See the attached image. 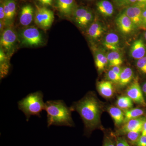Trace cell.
I'll list each match as a JSON object with an SVG mask.
<instances>
[{
	"label": "cell",
	"instance_id": "29",
	"mask_svg": "<svg viewBox=\"0 0 146 146\" xmlns=\"http://www.w3.org/2000/svg\"><path fill=\"white\" fill-rule=\"evenodd\" d=\"M116 6L120 8H126L136 3L137 0H112Z\"/></svg>",
	"mask_w": 146,
	"mask_h": 146
},
{
	"label": "cell",
	"instance_id": "6",
	"mask_svg": "<svg viewBox=\"0 0 146 146\" xmlns=\"http://www.w3.org/2000/svg\"><path fill=\"white\" fill-rule=\"evenodd\" d=\"M127 95L130 98L133 102L145 107L146 102L138 78L134 79L127 89Z\"/></svg>",
	"mask_w": 146,
	"mask_h": 146
},
{
	"label": "cell",
	"instance_id": "5",
	"mask_svg": "<svg viewBox=\"0 0 146 146\" xmlns=\"http://www.w3.org/2000/svg\"><path fill=\"white\" fill-rule=\"evenodd\" d=\"M20 36L22 43L27 46H39L43 42L42 35L38 29L35 27H29L23 30Z\"/></svg>",
	"mask_w": 146,
	"mask_h": 146
},
{
	"label": "cell",
	"instance_id": "39",
	"mask_svg": "<svg viewBox=\"0 0 146 146\" xmlns=\"http://www.w3.org/2000/svg\"><path fill=\"white\" fill-rule=\"evenodd\" d=\"M136 4L146 9V0H137Z\"/></svg>",
	"mask_w": 146,
	"mask_h": 146
},
{
	"label": "cell",
	"instance_id": "18",
	"mask_svg": "<svg viewBox=\"0 0 146 146\" xmlns=\"http://www.w3.org/2000/svg\"><path fill=\"white\" fill-rule=\"evenodd\" d=\"M108 111L114 120L115 125L120 126L123 124L124 113L122 110L116 106H111L108 108Z\"/></svg>",
	"mask_w": 146,
	"mask_h": 146
},
{
	"label": "cell",
	"instance_id": "4",
	"mask_svg": "<svg viewBox=\"0 0 146 146\" xmlns=\"http://www.w3.org/2000/svg\"><path fill=\"white\" fill-rule=\"evenodd\" d=\"M35 23L40 28L44 30L49 29L54 21L53 12L45 7L36 5Z\"/></svg>",
	"mask_w": 146,
	"mask_h": 146
},
{
	"label": "cell",
	"instance_id": "40",
	"mask_svg": "<svg viewBox=\"0 0 146 146\" xmlns=\"http://www.w3.org/2000/svg\"><path fill=\"white\" fill-rule=\"evenodd\" d=\"M142 135L146 136V120L144 122L142 127Z\"/></svg>",
	"mask_w": 146,
	"mask_h": 146
},
{
	"label": "cell",
	"instance_id": "27",
	"mask_svg": "<svg viewBox=\"0 0 146 146\" xmlns=\"http://www.w3.org/2000/svg\"><path fill=\"white\" fill-rule=\"evenodd\" d=\"M129 143L132 145H136L137 142L142 135V131L137 130L130 131L126 134Z\"/></svg>",
	"mask_w": 146,
	"mask_h": 146
},
{
	"label": "cell",
	"instance_id": "10",
	"mask_svg": "<svg viewBox=\"0 0 146 146\" xmlns=\"http://www.w3.org/2000/svg\"><path fill=\"white\" fill-rule=\"evenodd\" d=\"M146 120L145 117L133 119L125 123L118 130L117 133L119 135H125L130 131L142 130L143 125Z\"/></svg>",
	"mask_w": 146,
	"mask_h": 146
},
{
	"label": "cell",
	"instance_id": "21",
	"mask_svg": "<svg viewBox=\"0 0 146 146\" xmlns=\"http://www.w3.org/2000/svg\"><path fill=\"white\" fill-rule=\"evenodd\" d=\"M95 62L98 71L100 72L103 71L108 63L107 54L103 51H98L95 54Z\"/></svg>",
	"mask_w": 146,
	"mask_h": 146
},
{
	"label": "cell",
	"instance_id": "43",
	"mask_svg": "<svg viewBox=\"0 0 146 146\" xmlns=\"http://www.w3.org/2000/svg\"><path fill=\"white\" fill-rule=\"evenodd\" d=\"M88 1H94V0H88Z\"/></svg>",
	"mask_w": 146,
	"mask_h": 146
},
{
	"label": "cell",
	"instance_id": "15",
	"mask_svg": "<svg viewBox=\"0 0 146 146\" xmlns=\"http://www.w3.org/2000/svg\"><path fill=\"white\" fill-rule=\"evenodd\" d=\"M97 87L99 93L104 98H110L114 95V89L112 82L109 80L98 82Z\"/></svg>",
	"mask_w": 146,
	"mask_h": 146
},
{
	"label": "cell",
	"instance_id": "22",
	"mask_svg": "<svg viewBox=\"0 0 146 146\" xmlns=\"http://www.w3.org/2000/svg\"><path fill=\"white\" fill-rule=\"evenodd\" d=\"M0 74L1 79L4 78L8 74L10 66L8 58L5 55L1 47L0 50Z\"/></svg>",
	"mask_w": 146,
	"mask_h": 146
},
{
	"label": "cell",
	"instance_id": "24",
	"mask_svg": "<svg viewBox=\"0 0 146 146\" xmlns=\"http://www.w3.org/2000/svg\"><path fill=\"white\" fill-rule=\"evenodd\" d=\"M124 113L125 118L123 124L129 120L142 117L145 114V111L140 108H131L125 110Z\"/></svg>",
	"mask_w": 146,
	"mask_h": 146
},
{
	"label": "cell",
	"instance_id": "2",
	"mask_svg": "<svg viewBox=\"0 0 146 146\" xmlns=\"http://www.w3.org/2000/svg\"><path fill=\"white\" fill-rule=\"evenodd\" d=\"M45 111L47 112V126L51 125L72 127V110L63 100H49L45 103Z\"/></svg>",
	"mask_w": 146,
	"mask_h": 146
},
{
	"label": "cell",
	"instance_id": "31",
	"mask_svg": "<svg viewBox=\"0 0 146 146\" xmlns=\"http://www.w3.org/2000/svg\"><path fill=\"white\" fill-rule=\"evenodd\" d=\"M108 79L109 81L112 82V83L119 84V81L120 77L117 75L116 73L114 72L112 70L110 69L108 72L107 74Z\"/></svg>",
	"mask_w": 146,
	"mask_h": 146
},
{
	"label": "cell",
	"instance_id": "9",
	"mask_svg": "<svg viewBox=\"0 0 146 146\" xmlns=\"http://www.w3.org/2000/svg\"><path fill=\"white\" fill-rule=\"evenodd\" d=\"M116 23L119 30L123 34H130L136 29L133 22L123 11L116 18Z\"/></svg>",
	"mask_w": 146,
	"mask_h": 146
},
{
	"label": "cell",
	"instance_id": "12",
	"mask_svg": "<svg viewBox=\"0 0 146 146\" xmlns=\"http://www.w3.org/2000/svg\"><path fill=\"white\" fill-rule=\"evenodd\" d=\"M146 47L143 39H139L133 42L131 47L130 55L134 59H140L145 56Z\"/></svg>",
	"mask_w": 146,
	"mask_h": 146
},
{
	"label": "cell",
	"instance_id": "19",
	"mask_svg": "<svg viewBox=\"0 0 146 146\" xmlns=\"http://www.w3.org/2000/svg\"><path fill=\"white\" fill-rule=\"evenodd\" d=\"M104 31V28L102 24L96 21L91 24L88 28L87 33L91 39H96L101 36Z\"/></svg>",
	"mask_w": 146,
	"mask_h": 146
},
{
	"label": "cell",
	"instance_id": "17",
	"mask_svg": "<svg viewBox=\"0 0 146 146\" xmlns=\"http://www.w3.org/2000/svg\"><path fill=\"white\" fill-rule=\"evenodd\" d=\"M3 4L4 10L5 13L7 23L13 21L16 15V5L14 0H4L2 2Z\"/></svg>",
	"mask_w": 146,
	"mask_h": 146
},
{
	"label": "cell",
	"instance_id": "8",
	"mask_svg": "<svg viewBox=\"0 0 146 146\" xmlns=\"http://www.w3.org/2000/svg\"><path fill=\"white\" fill-rule=\"evenodd\" d=\"M17 41V35L14 30L7 28L2 32L1 35V46L7 52H11L15 46Z\"/></svg>",
	"mask_w": 146,
	"mask_h": 146
},
{
	"label": "cell",
	"instance_id": "20",
	"mask_svg": "<svg viewBox=\"0 0 146 146\" xmlns=\"http://www.w3.org/2000/svg\"><path fill=\"white\" fill-rule=\"evenodd\" d=\"M133 72L129 67L122 68L120 75L119 85L121 87H124L130 83L133 78Z\"/></svg>",
	"mask_w": 146,
	"mask_h": 146
},
{
	"label": "cell",
	"instance_id": "32",
	"mask_svg": "<svg viewBox=\"0 0 146 146\" xmlns=\"http://www.w3.org/2000/svg\"><path fill=\"white\" fill-rule=\"evenodd\" d=\"M116 146H130L127 141L123 137H117L116 140Z\"/></svg>",
	"mask_w": 146,
	"mask_h": 146
},
{
	"label": "cell",
	"instance_id": "35",
	"mask_svg": "<svg viewBox=\"0 0 146 146\" xmlns=\"http://www.w3.org/2000/svg\"><path fill=\"white\" fill-rule=\"evenodd\" d=\"M39 3L43 7H47L51 6L52 5L53 0H37Z\"/></svg>",
	"mask_w": 146,
	"mask_h": 146
},
{
	"label": "cell",
	"instance_id": "3",
	"mask_svg": "<svg viewBox=\"0 0 146 146\" xmlns=\"http://www.w3.org/2000/svg\"><path fill=\"white\" fill-rule=\"evenodd\" d=\"M44 95L41 91L29 94L18 102V108L25 115L27 121L31 116L41 117L40 114L45 110Z\"/></svg>",
	"mask_w": 146,
	"mask_h": 146
},
{
	"label": "cell",
	"instance_id": "14",
	"mask_svg": "<svg viewBox=\"0 0 146 146\" xmlns=\"http://www.w3.org/2000/svg\"><path fill=\"white\" fill-rule=\"evenodd\" d=\"M97 10L102 16L105 17L112 16L114 13V7L108 0H101L97 3Z\"/></svg>",
	"mask_w": 146,
	"mask_h": 146
},
{
	"label": "cell",
	"instance_id": "33",
	"mask_svg": "<svg viewBox=\"0 0 146 146\" xmlns=\"http://www.w3.org/2000/svg\"><path fill=\"white\" fill-rule=\"evenodd\" d=\"M0 19H1V22H3L5 25V24L7 23L5 13L4 10L3 4L2 2H1V5H0Z\"/></svg>",
	"mask_w": 146,
	"mask_h": 146
},
{
	"label": "cell",
	"instance_id": "1",
	"mask_svg": "<svg viewBox=\"0 0 146 146\" xmlns=\"http://www.w3.org/2000/svg\"><path fill=\"white\" fill-rule=\"evenodd\" d=\"M76 110L83 121L86 131L90 133L99 126L102 109L99 102L93 93H89L70 108Z\"/></svg>",
	"mask_w": 146,
	"mask_h": 146
},
{
	"label": "cell",
	"instance_id": "37",
	"mask_svg": "<svg viewBox=\"0 0 146 146\" xmlns=\"http://www.w3.org/2000/svg\"><path fill=\"white\" fill-rule=\"evenodd\" d=\"M110 69L120 77V74L122 70V68H121L120 66H114V67L111 68Z\"/></svg>",
	"mask_w": 146,
	"mask_h": 146
},
{
	"label": "cell",
	"instance_id": "28",
	"mask_svg": "<svg viewBox=\"0 0 146 146\" xmlns=\"http://www.w3.org/2000/svg\"><path fill=\"white\" fill-rule=\"evenodd\" d=\"M94 16V14L92 11L89 10L86 16L80 22L78 25L81 27H85L93 21Z\"/></svg>",
	"mask_w": 146,
	"mask_h": 146
},
{
	"label": "cell",
	"instance_id": "13",
	"mask_svg": "<svg viewBox=\"0 0 146 146\" xmlns=\"http://www.w3.org/2000/svg\"><path fill=\"white\" fill-rule=\"evenodd\" d=\"M34 16V9L30 5H24L21 9L20 23L24 26H27L31 23Z\"/></svg>",
	"mask_w": 146,
	"mask_h": 146
},
{
	"label": "cell",
	"instance_id": "34",
	"mask_svg": "<svg viewBox=\"0 0 146 146\" xmlns=\"http://www.w3.org/2000/svg\"><path fill=\"white\" fill-rule=\"evenodd\" d=\"M103 146H116L112 139L108 136H105L104 140Z\"/></svg>",
	"mask_w": 146,
	"mask_h": 146
},
{
	"label": "cell",
	"instance_id": "16",
	"mask_svg": "<svg viewBox=\"0 0 146 146\" xmlns=\"http://www.w3.org/2000/svg\"><path fill=\"white\" fill-rule=\"evenodd\" d=\"M119 38L114 33H108L105 37L103 45L106 48L112 51H118L119 48Z\"/></svg>",
	"mask_w": 146,
	"mask_h": 146
},
{
	"label": "cell",
	"instance_id": "23",
	"mask_svg": "<svg viewBox=\"0 0 146 146\" xmlns=\"http://www.w3.org/2000/svg\"><path fill=\"white\" fill-rule=\"evenodd\" d=\"M108 65L109 68L120 66L123 63L121 55L118 51H112L107 54Z\"/></svg>",
	"mask_w": 146,
	"mask_h": 146
},
{
	"label": "cell",
	"instance_id": "41",
	"mask_svg": "<svg viewBox=\"0 0 146 146\" xmlns=\"http://www.w3.org/2000/svg\"><path fill=\"white\" fill-rule=\"evenodd\" d=\"M142 89L143 93V94H145V95L146 96V82L143 84Z\"/></svg>",
	"mask_w": 146,
	"mask_h": 146
},
{
	"label": "cell",
	"instance_id": "30",
	"mask_svg": "<svg viewBox=\"0 0 146 146\" xmlns=\"http://www.w3.org/2000/svg\"><path fill=\"white\" fill-rule=\"evenodd\" d=\"M136 67L141 72L146 74V56L137 60Z\"/></svg>",
	"mask_w": 146,
	"mask_h": 146
},
{
	"label": "cell",
	"instance_id": "36",
	"mask_svg": "<svg viewBox=\"0 0 146 146\" xmlns=\"http://www.w3.org/2000/svg\"><path fill=\"white\" fill-rule=\"evenodd\" d=\"M136 145V146H146V136L141 135Z\"/></svg>",
	"mask_w": 146,
	"mask_h": 146
},
{
	"label": "cell",
	"instance_id": "26",
	"mask_svg": "<svg viewBox=\"0 0 146 146\" xmlns=\"http://www.w3.org/2000/svg\"><path fill=\"white\" fill-rule=\"evenodd\" d=\"M89 9L86 7H77L73 13V19L78 25L88 12Z\"/></svg>",
	"mask_w": 146,
	"mask_h": 146
},
{
	"label": "cell",
	"instance_id": "44",
	"mask_svg": "<svg viewBox=\"0 0 146 146\" xmlns=\"http://www.w3.org/2000/svg\"></svg>",
	"mask_w": 146,
	"mask_h": 146
},
{
	"label": "cell",
	"instance_id": "42",
	"mask_svg": "<svg viewBox=\"0 0 146 146\" xmlns=\"http://www.w3.org/2000/svg\"><path fill=\"white\" fill-rule=\"evenodd\" d=\"M144 37H145V39L146 40V31L144 35Z\"/></svg>",
	"mask_w": 146,
	"mask_h": 146
},
{
	"label": "cell",
	"instance_id": "7",
	"mask_svg": "<svg viewBox=\"0 0 146 146\" xmlns=\"http://www.w3.org/2000/svg\"><path fill=\"white\" fill-rule=\"evenodd\" d=\"M145 9L135 3L124 9L123 11L133 22L136 29H143L142 13Z\"/></svg>",
	"mask_w": 146,
	"mask_h": 146
},
{
	"label": "cell",
	"instance_id": "11",
	"mask_svg": "<svg viewBox=\"0 0 146 146\" xmlns=\"http://www.w3.org/2000/svg\"><path fill=\"white\" fill-rule=\"evenodd\" d=\"M55 2L59 13L66 17L72 16L77 8L75 0H55Z\"/></svg>",
	"mask_w": 146,
	"mask_h": 146
},
{
	"label": "cell",
	"instance_id": "38",
	"mask_svg": "<svg viewBox=\"0 0 146 146\" xmlns=\"http://www.w3.org/2000/svg\"><path fill=\"white\" fill-rule=\"evenodd\" d=\"M142 26L143 29H146V9L143 10L142 13Z\"/></svg>",
	"mask_w": 146,
	"mask_h": 146
},
{
	"label": "cell",
	"instance_id": "25",
	"mask_svg": "<svg viewBox=\"0 0 146 146\" xmlns=\"http://www.w3.org/2000/svg\"><path fill=\"white\" fill-rule=\"evenodd\" d=\"M133 102L132 100L127 96H121L118 98L116 105L117 107L125 111L132 108Z\"/></svg>",
	"mask_w": 146,
	"mask_h": 146
}]
</instances>
